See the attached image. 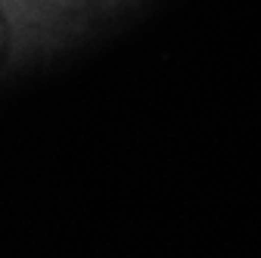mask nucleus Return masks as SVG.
<instances>
[{"mask_svg":"<svg viewBox=\"0 0 261 258\" xmlns=\"http://www.w3.org/2000/svg\"><path fill=\"white\" fill-rule=\"evenodd\" d=\"M7 47H10V35H7V19L0 13V66L7 62Z\"/></svg>","mask_w":261,"mask_h":258,"instance_id":"2","label":"nucleus"},{"mask_svg":"<svg viewBox=\"0 0 261 258\" xmlns=\"http://www.w3.org/2000/svg\"><path fill=\"white\" fill-rule=\"evenodd\" d=\"M118 4L124 0H0L10 35L7 66L56 50Z\"/></svg>","mask_w":261,"mask_h":258,"instance_id":"1","label":"nucleus"}]
</instances>
